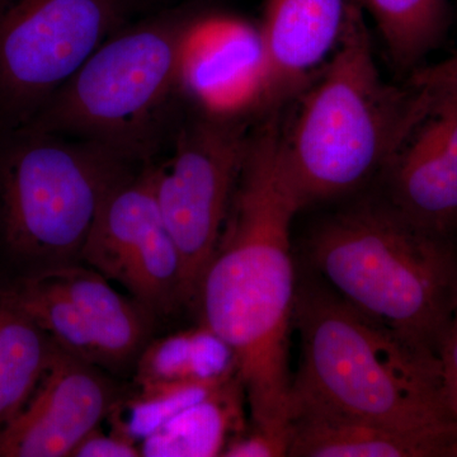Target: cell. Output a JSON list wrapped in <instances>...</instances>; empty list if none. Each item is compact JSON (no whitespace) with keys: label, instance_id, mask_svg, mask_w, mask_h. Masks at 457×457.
I'll list each match as a JSON object with an SVG mask.
<instances>
[{"label":"cell","instance_id":"cell-1","mask_svg":"<svg viewBox=\"0 0 457 457\" xmlns=\"http://www.w3.org/2000/svg\"><path fill=\"white\" fill-rule=\"evenodd\" d=\"M281 112L252 130L245 163L195 300L201 323L233 351L252 426L290 436L296 270L291 227L303 210L279 156Z\"/></svg>","mask_w":457,"mask_h":457},{"label":"cell","instance_id":"cell-2","mask_svg":"<svg viewBox=\"0 0 457 457\" xmlns=\"http://www.w3.org/2000/svg\"><path fill=\"white\" fill-rule=\"evenodd\" d=\"M435 95L386 82L378 71L366 14L348 0L335 53L281 110L282 165L303 209L354 194L384 176L428 112Z\"/></svg>","mask_w":457,"mask_h":457},{"label":"cell","instance_id":"cell-3","mask_svg":"<svg viewBox=\"0 0 457 457\" xmlns=\"http://www.w3.org/2000/svg\"><path fill=\"white\" fill-rule=\"evenodd\" d=\"M306 252L348 305L437 361L457 302L456 237L414 224L380 198L328 216Z\"/></svg>","mask_w":457,"mask_h":457},{"label":"cell","instance_id":"cell-4","mask_svg":"<svg viewBox=\"0 0 457 457\" xmlns=\"http://www.w3.org/2000/svg\"><path fill=\"white\" fill-rule=\"evenodd\" d=\"M294 328L299 368L291 407L402 428L457 422L437 361L348 305L323 281L300 282Z\"/></svg>","mask_w":457,"mask_h":457},{"label":"cell","instance_id":"cell-5","mask_svg":"<svg viewBox=\"0 0 457 457\" xmlns=\"http://www.w3.org/2000/svg\"><path fill=\"white\" fill-rule=\"evenodd\" d=\"M191 16L114 32L22 129L87 141L134 164L147 161L182 96L180 54Z\"/></svg>","mask_w":457,"mask_h":457},{"label":"cell","instance_id":"cell-6","mask_svg":"<svg viewBox=\"0 0 457 457\" xmlns=\"http://www.w3.org/2000/svg\"><path fill=\"white\" fill-rule=\"evenodd\" d=\"M0 146V228L11 251L44 269L79 258L131 162L62 135L18 129ZM42 269V270H44Z\"/></svg>","mask_w":457,"mask_h":457},{"label":"cell","instance_id":"cell-7","mask_svg":"<svg viewBox=\"0 0 457 457\" xmlns=\"http://www.w3.org/2000/svg\"><path fill=\"white\" fill-rule=\"evenodd\" d=\"M121 0H0V126L25 128L117 32Z\"/></svg>","mask_w":457,"mask_h":457},{"label":"cell","instance_id":"cell-8","mask_svg":"<svg viewBox=\"0 0 457 457\" xmlns=\"http://www.w3.org/2000/svg\"><path fill=\"white\" fill-rule=\"evenodd\" d=\"M249 117L197 112L180 126L171 156L153 165L156 201L182 261L183 303L195 305L253 128Z\"/></svg>","mask_w":457,"mask_h":457},{"label":"cell","instance_id":"cell-9","mask_svg":"<svg viewBox=\"0 0 457 457\" xmlns=\"http://www.w3.org/2000/svg\"><path fill=\"white\" fill-rule=\"evenodd\" d=\"M79 260L150 314H170L183 303L182 261L156 201L153 165L129 171L111 189Z\"/></svg>","mask_w":457,"mask_h":457},{"label":"cell","instance_id":"cell-10","mask_svg":"<svg viewBox=\"0 0 457 457\" xmlns=\"http://www.w3.org/2000/svg\"><path fill=\"white\" fill-rule=\"evenodd\" d=\"M180 92L197 112L264 114L266 55L258 23L212 12L189 18L179 68Z\"/></svg>","mask_w":457,"mask_h":457},{"label":"cell","instance_id":"cell-11","mask_svg":"<svg viewBox=\"0 0 457 457\" xmlns=\"http://www.w3.org/2000/svg\"><path fill=\"white\" fill-rule=\"evenodd\" d=\"M120 399L98 366L56 345L35 392L0 429V456H71Z\"/></svg>","mask_w":457,"mask_h":457},{"label":"cell","instance_id":"cell-12","mask_svg":"<svg viewBox=\"0 0 457 457\" xmlns=\"http://www.w3.org/2000/svg\"><path fill=\"white\" fill-rule=\"evenodd\" d=\"M433 95L384 173L386 200L414 224L456 237L457 89Z\"/></svg>","mask_w":457,"mask_h":457},{"label":"cell","instance_id":"cell-13","mask_svg":"<svg viewBox=\"0 0 457 457\" xmlns=\"http://www.w3.org/2000/svg\"><path fill=\"white\" fill-rule=\"evenodd\" d=\"M348 0H266L260 31L266 55L264 114L282 110L335 53Z\"/></svg>","mask_w":457,"mask_h":457},{"label":"cell","instance_id":"cell-14","mask_svg":"<svg viewBox=\"0 0 457 457\" xmlns=\"http://www.w3.org/2000/svg\"><path fill=\"white\" fill-rule=\"evenodd\" d=\"M293 457H457V422L402 428L291 407Z\"/></svg>","mask_w":457,"mask_h":457},{"label":"cell","instance_id":"cell-15","mask_svg":"<svg viewBox=\"0 0 457 457\" xmlns=\"http://www.w3.org/2000/svg\"><path fill=\"white\" fill-rule=\"evenodd\" d=\"M71 300L97 343L101 368L121 369L146 345L152 315L97 270L71 263L44 269Z\"/></svg>","mask_w":457,"mask_h":457},{"label":"cell","instance_id":"cell-16","mask_svg":"<svg viewBox=\"0 0 457 457\" xmlns=\"http://www.w3.org/2000/svg\"><path fill=\"white\" fill-rule=\"evenodd\" d=\"M245 387L239 376L180 411L140 442L143 456H221L228 441L245 431Z\"/></svg>","mask_w":457,"mask_h":457},{"label":"cell","instance_id":"cell-17","mask_svg":"<svg viewBox=\"0 0 457 457\" xmlns=\"http://www.w3.org/2000/svg\"><path fill=\"white\" fill-rule=\"evenodd\" d=\"M56 345L7 296L0 300V429L35 392Z\"/></svg>","mask_w":457,"mask_h":457},{"label":"cell","instance_id":"cell-18","mask_svg":"<svg viewBox=\"0 0 457 457\" xmlns=\"http://www.w3.org/2000/svg\"><path fill=\"white\" fill-rule=\"evenodd\" d=\"M378 27L393 64L416 71L446 36L449 0H356Z\"/></svg>","mask_w":457,"mask_h":457},{"label":"cell","instance_id":"cell-19","mask_svg":"<svg viewBox=\"0 0 457 457\" xmlns=\"http://www.w3.org/2000/svg\"><path fill=\"white\" fill-rule=\"evenodd\" d=\"M137 361L135 383L206 380L237 374L233 351L203 323L146 343Z\"/></svg>","mask_w":457,"mask_h":457},{"label":"cell","instance_id":"cell-20","mask_svg":"<svg viewBox=\"0 0 457 457\" xmlns=\"http://www.w3.org/2000/svg\"><path fill=\"white\" fill-rule=\"evenodd\" d=\"M8 299L26 312L60 350L101 368L95 337L73 300L45 270L26 279Z\"/></svg>","mask_w":457,"mask_h":457},{"label":"cell","instance_id":"cell-21","mask_svg":"<svg viewBox=\"0 0 457 457\" xmlns=\"http://www.w3.org/2000/svg\"><path fill=\"white\" fill-rule=\"evenodd\" d=\"M237 374L206 380H158L137 383V390L120 399L111 411L112 428L140 442L180 411L196 404Z\"/></svg>","mask_w":457,"mask_h":457},{"label":"cell","instance_id":"cell-22","mask_svg":"<svg viewBox=\"0 0 457 457\" xmlns=\"http://www.w3.org/2000/svg\"><path fill=\"white\" fill-rule=\"evenodd\" d=\"M290 437L255 428L237 433L228 441L221 456L225 457H282L288 455Z\"/></svg>","mask_w":457,"mask_h":457},{"label":"cell","instance_id":"cell-23","mask_svg":"<svg viewBox=\"0 0 457 457\" xmlns=\"http://www.w3.org/2000/svg\"><path fill=\"white\" fill-rule=\"evenodd\" d=\"M71 457H137L143 456L140 444L125 433L112 428V432L99 431V427L89 432L71 453Z\"/></svg>","mask_w":457,"mask_h":457},{"label":"cell","instance_id":"cell-24","mask_svg":"<svg viewBox=\"0 0 457 457\" xmlns=\"http://www.w3.org/2000/svg\"><path fill=\"white\" fill-rule=\"evenodd\" d=\"M437 365L445 398L457 418V302L442 337Z\"/></svg>","mask_w":457,"mask_h":457},{"label":"cell","instance_id":"cell-25","mask_svg":"<svg viewBox=\"0 0 457 457\" xmlns=\"http://www.w3.org/2000/svg\"><path fill=\"white\" fill-rule=\"evenodd\" d=\"M408 83L431 93L457 89V53L432 65H420L409 75Z\"/></svg>","mask_w":457,"mask_h":457}]
</instances>
